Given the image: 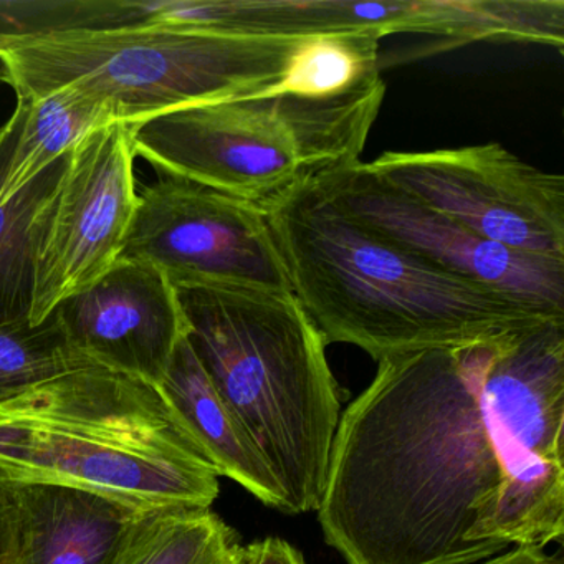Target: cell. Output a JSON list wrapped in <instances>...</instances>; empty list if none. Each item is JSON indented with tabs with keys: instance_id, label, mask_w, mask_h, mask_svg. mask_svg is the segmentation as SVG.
<instances>
[{
	"instance_id": "obj_1",
	"label": "cell",
	"mask_w": 564,
	"mask_h": 564,
	"mask_svg": "<svg viewBox=\"0 0 564 564\" xmlns=\"http://www.w3.org/2000/svg\"><path fill=\"white\" fill-rule=\"evenodd\" d=\"M316 511L346 564L563 543L564 319L381 359L341 412Z\"/></svg>"
},
{
	"instance_id": "obj_2",
	"label": "cell",
	"mask_w": 564,
	"mask_h": 564,
	"mask_svg": "<svg viewBox=\"0 0 564 564\" xmlns=\"http://www.w3.org/2000/svg\"><path fill=\"white\" fill-rule=\"evenodd\" d=\"M260 207L293 295L326 345L346 343L379 362L564 319L451 275L389 242L346 214L315 176Z\"/></svg>"
},
{
	"instance_id": "obj_3",
	"label": "cell",
	"mask_w": 564,
	"mask_h": 564,
	"mask_svg": "<svg viewBox=\"0 0 564 564\" xmlns=\"http://www.w3.org/2000/svg\"><path fill=\"white\" fill-rule=\"evenodd\" d=\"M54 484L140 511L210 508L219 475L156 386L101 366L0 404V485Z\"/></svg>"
},
{
	"instance_id": "obj_4",
	"label": "cell",
	"mask_w": 564,
	"mask_h": 564,
	"mask_svg": "<svg viewBox=\"0 0 564 564\" xmlns=\"http://www.w3.org/2000/svg\"><path fill=\"white\" fill-rule=\"evenodd\" d=\"M174 289L187 339L279 480L286 513L318 510L341 419L322 333L292 292Z\"/></svg>"
},
{
	"instance_id": "obj_5",
	"label": "cell",
	"mask_w": 564,
	"mask_h": 564,
	"mask_svg": "<svg viewBox=\"0 0 564 564\" xmlns=\"http://www.w3.org/2000/svg\"><path fill=\"white\" fill-rule=\"evenodd\" d=\"M305 37H252L138 24L0 37L18 100L78 87L113 104L120 123L273 90Z\"/></svg>"
},
{
	"instance_id": "obj_6",
	"label": "cell",
	"mask_w": 564,
	"mask_h": 564,
	"mask_svg": "<svg viewBox=\"0 0 564 564\" xmlns=\"http://www.w3.org/2000/svg\"><path fill=\"white\" fill-rule=\"evenodd\" d=\"M384 95V82L323 100L273 88L184 108L134 128V154L161 176L262 206L300 181L359 161Z\"/></svg>"
},
{
	"instance_id": "obj_7",
	"label": "cell",
	"mask_w": 564,
	"mask_h": 564,
	"mask_svg": "<svg viewBox=\"0 0 564 564\" xmlns=\"http://www.w3.org/2000/svg\"><path fill=\"white\" fill-rule=\"evenodd\" d=\"M368 164L389 186L481 239L564 260V177L531 166L501 144L389 151Z\"/></svg>"
},
{
	"instance_id": "obj_8",
	"label": "cell",
	"mask_w": 564,
	"mask_h": 564,
	"mask_svg": "<svg viewBox=\"0 0 564 564\" xmlns=\"http://www.w3.org/2000/svg\"><path fill=\"white\" fill-rule=\"evenodd\" d=\"M118 259L153 263L173 285L292 292L262 207L177 177L138 193Z\"/></svg>"
},
{
	"instance_id": "obj_9",
	"label": "cell",
	"mask_w": 564,
	"mask_h": 564,
	"mask_svg": "<svg viewBox=\"0 0 564 564\" xmlns=\"http://www.w3.org/2000/svg\"><path fill=\"white\" fill-rule=\"evenodd\" d=\"M143 24L207 34L313 37L341 32L424 34L435 52L471 42H510L517 18L507 0H156L138 2Z\"/></svg>"
},
{
	"instance_id": "obj_10",
	"label": "cell",
	"mask_w": 564,
	"mask_h": 564,
	"mask_svg": "<svg viewBox=\"0 0 564 564\" xmlns=\"http://www.w3.org/2000/svg\"><path fill=\"white\" fill-rule=\"evenodd\" d=\"M133 127L113 123L70 154L35 253L32 325L111 269L138 206Z\"/></svg>"
},
{
	"instance_id": "obj_11",
	"label": "cell",
	"mask_w": 564,
	"mask_h": 564,
	"mask_svg": "<svg viewBox=\"0 0 564 564\" xmlns=\"http://www.w3.org/2000/svg\"><path fill=\"white\" fill-rule=\"evenodd\" d=\"M346 214L437 269L564 318V260L530 256L481 239L445 214L389 186L368 163L316 174Z\"/></svg>"
},
{
	"instance_id": "obj_12",
	"label": "cell",
	"mask_w": 564,
	"mask_h": 564,
	"mask_svg": "<svg viewBox=\"0 0 564 564\" xmlns=\"http://www.w3.org/2000/svg\"><path fill=\"white\" fill-rule=\"evenodd\" d=\"M54 312L88 361L156 388L187 336L176 289L163 270L143 260L118 259Z\"/></svg>"
},
{
	"instance_id": "obj_13",
	"label": "cell",
	"mask_w": 564,
	"mask_h": 564,
	"mask_svg": "<svg viewBox=\"0 0 564 564\" xmlns=\"http://www.w3.org/2000/svg\"><path fill=\"white\" fill-rule=\"evenodd\" d=\"M18 524V564H110L148 511L54 484L4 485Z\"/></svg>"
},
{
	"instance_id": "obj_14",
	"label": "cell",
	"mask_w": 564,
	"mask_h": 564,
	"mask_svg": "<svg viewBox=\"0 0 564 564\" xmlns=\"http://www.w3.org/2000/svg\"><path fill=\"white\" fill-rule=\"evenodd\" d=\"M158 391L219 477L230 478L267 507L286 513V498L279 480L220 398L187 336L177 345Z\"/></svg>"
},
{
	"instance_id": "obj_15",
	"label": "cell",
	"mask_w": 564,
	"mask_h": 564,
	"mask_svg": "<svg viewBox=\"0 0 564 564\" xmlns=\"http://www.w3.org/2000/svg\"><path fill=\"white\" fill-rule=\"evenodd\" d=\"M21 121L22 107L18 104L8 123L0 128V186L14 151ZM70 154L55 161L11 199H0V325L25 322L31 316L35 253Z\"/></svg>"
},
{
	"instance_id": "obj_16",
	"label": "cell",
	"mask_w": 564,
	"mask_h": 564,
	"mask_svg": "<svg viewBox=\"0 0 564 564\" xmlns=\"http://www.w3.org/2000/svg\"><path fill=\"white\" fill-rule=\"evenodd\" d=\"M22 121L0 199H11L85 138L120 123L113 104L78 87H65L37 100H18Z\"/></svg>"
},
{
	"instance_id": "obj_17",
	"label": "cell",
	"mask_w": 564,
	"mask_h": 564,
	"mask_svg": "<svg viewBox=\"0 0 564 564\" xmlns=\"http://www.w3.org/2000/svg\"><path fill=\"white\" fill-rule=\"evenodd\" d=\"M239 533L210 508L148 511L110 564H239Z\"/></svg>"
},
{
	"instance_id": "obj_18",
	"label": "cell",
	"mask_w": 564,
	"mask_h": 564,
	"mask_svg": "<svg viewBox=\"0 0 564 564\" xmlns=\"http://www.w3.org/2000/svg\"><path fill=\"white\" fill-rule=\"evenodd\" d=\"M381 37L375 32L305 37L276 90L305 98H336L382 82Z\"/></svg>"
},
{
	"instance_id": "obj_19",
	"label": "cell",
	"mask_w": 564,
	"mask_h": 564,
	"mask_svg": "<svg viewBox=\"0 0 564 564\" xmlns=\"http://www.w3.org/2000/svg\"><path fill=\"white\" fill-rule=\"evenodd\" d=\"M87 366L94 362L72 346L55 312L39 325H0V404Z\"/></svg>"
},
{
	"instance_id": "obj_20",
	"label": "cell",
	"mask_w": 564,
	"mask_h": 564,
	"mask_svg": "<svg viewBox=\"0 0 564 564\" xmlns=\"http://www.w3.org/2000/svg\"><path fill=\"white\" fill-rule=\"evenodd\" d=\"M138 25L133 0H0V37Z\"/></svg>"
},
{
	"instance_id": "obj_21",
	"label": "cell",
	"mask_w": 564,
	"mask_h": 564,
	"mask_svg": "<svg viewBox=\"0 0 564 564\" xmlns=\"http://www.w3.org/2000/svg\"><path fill=\"white\" fill-rule=\"evenodd\" d=\"M246 560L247 564H305L299 550L275 536L247 544Z\"/></svg>"
},
{
	"instance_id": "obj_22",
	"label": "cell",
	"mask_w": 564,
	"mask_h": 564,
	"mask_svg": "<svg viewBox=\"0 0 564 564\" xmlns=\"http://www.w3.org/2000/svg\"><path fill=\"white\" fill-rule=\"evenodd\" d=\"M18 524L14 505L4 485H0V564H18Z\"/></svg>"
},
{
	"instance_id": "obj_23",
	"label": "cell",
	"mask_w": 564,
	"mask_h": 564,
	"mask_svg": "<svg viewBox=\"0 0 564 564\" xmlns=\"http://www.w3.org/2000/svg\"><path fill=\"white\" fill-rule=\"evenodd\" d=\"M475 564H564V560L561 547L550 553L546 547L517 546Z\"/></svg>"
},
{
	"instance_id": "obj_24",
	"label": "cell",
	"mask_w": 564,
	"mask_h": 564,
	"mask_svg": "<svg viewBox=\"0 0 564 564\" xmlns=\"http://www.w3.org/2000/svg\"><path fill=\"white\" fill-rule=\"evenodd\" d=\"M8 84V70H6L4 64L0 61V85Z\"/></svg>"
},
{
	"instance_id": "obj_25",
	"label": "cell",
	"mask_w": 564,
	"mask_h": 564,
	"mask_svg": "<svg viewBox=\"0 0 564 564\" xmlns=\"http://www.w3.org/2000/svg\"><path fill=\"white\" fill-rule=\"evenodd\" d=\"M239 564H247L246 553H243V557H242V560H240Z\"/></svg>"
}]
</instances>
